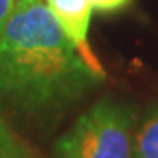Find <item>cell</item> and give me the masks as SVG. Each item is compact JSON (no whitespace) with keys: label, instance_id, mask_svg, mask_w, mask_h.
I'll return each instance as SVG.
<instances>
[{"label":"cell","instance_id":"cell-7","mask_svg":"<svg viewBox=\"0 0 158 158\" xmlns=\"http://www.w3.org/2000/svg\"><path fill=\"white\" fill-rule=\"evenodd\" d=\"M15 3H16V0H0V32L5 27L13 8H15Z\"/></svg>","mask_w":158,"mask_h":158},{"label":"cell","instance_id":"cell-5","mask_svg":"<svg viewBox=\"0 0 158 158\" xmlns=\"http://www.w3.org/2000/svg\"><path fill=\"white\" fill-rule=\"evenodd\" d=\"M0 158H31L21 140L0 114Z\"/></svg>","mask_w":158,"mask_h":158},{"label":"cell","instance_id":"cell-6","mask_svg":"<svg viewBox=\"0 0 158 158\" xmlns=\"http://www.w3.org/2000/svg\"><path fill=\"white\" fill-rule=\"evenodd\" d=\"M131 2V0H90L92 8L100 13H114Z\"/></svg>","mask_w":158,"mask_h":158},{"label":"cell","instance_id":"cell-1","mask_svg":"<svg viewBox=\"0 0 158 158\" xmlns=\"http://www.w3.org/2000/svg\"><path fill=\"white\" fill-rule=\"evenodd\" d=\"M44 0H16L0 32V103L24 116L64 110L100 84Z\"/></svg>","mask_w":158,"mask_h":158},{"label":"cell","instance_id":"cell-3","mask_svg":"<svg viewBox=\"0 0 158 158\" xmlns=\"http://www.w3.org/2000/svg\"><path fill=\"white\" fill-rule=\"evenodd\" d=\"M47 6L89 66L94 68L97 73L105 74L87 39L90 16L94 10L90 0H47Z\"/></svg>","mask_w":158,"mask_h":158},{"label":"cell","instance_id":"cell-2","mask_svg":"<svg viewBox=\"0 0 158 158\" xmlns=\"http://www.w3.org/2000/svg\"><path fill=\"white\" fill-rule=\"evenodd\" d=\"M132 110L105 98L55 143L58 158H132Z\"/></svg>","mask_w":158,"mask_h":158},{"label":"cell","instance_id":"cell-4","mask_svg":"<svg viewBox=\"0 0 158 158\" xmlns=\"http://www.w3.org/2000/svg\"><path fill=\"white\" fill-rule=\"evenodd\" d=\"M132 158H158V108L142 121L134 134Z\"/></svg>","mask_w":158,"mask_h":158}]
</instances>
